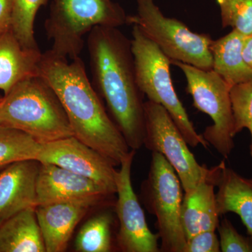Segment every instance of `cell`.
Returning a JSON list of instances; mask_svg holds the SVG:
<instances>
[{"label":"cell","mask_w":252,"mask_h":252,"mask_svg":"<svg viewBox=\"0 0 252 252\" xmlns=\"http://www.w3.org/2000/svg\"><path fill=\"white\" fill-rule=\"evenodd\" d=\"M171 63L185 74L187 93L193 97L194 107L210 116L213 122L204 131L203 138L220 156L228 158L235 147L231 88L212 69L205 70L178 61Z\"/></svg>","instance_id":"8"},{"label":"cell","mask_w":252,"mask_h":252,"mask_svg":"<svg viewBox=\"0 0 252 252\" xmlns=\"http://www.w3.org/2000/svg\"><path fill=\"white\" fill-rule=\"evenodd\" d=\"M13 6V0H0V34L11 30Z\"/></svg>","instance_id":"27"},{"label":"cell","mask_w":252,"mask_h":252,"mask_svg":"<svg viewBox=\"0 0 252 252\" xmlns=\"http://www.w3.org/2000/svg\"><path fill=\"white\" fill-rule=\"evenodd\" d=\"M40 162L21 160L0 171V225L18 212L36 207V180Z\"/></svg>","instance_id":"15"},{"label":"cell","mask_w":252,"mask_h":252,"mask_svg":"<svg viewBox=\"0 0 252 252\" xmlns=\"http://www.w3.org/2000/svg\"><path fill=\"white\" fill-rule=\"evenodd\" d=\"M112 215L103 212L86 222L78 233L75 250L79 252H109L112 251Z\"/></svg>","instance_id":"21"},{"label":"cell","mask_w":252,"mask_h":252,"mask_svg":"<svg viewBox=\"0 0 252 252\" xmlns=\"http://www.w3.org/2000/svg\"><path fill=\"white\" fill-rule=\"evenodd\" d=\"M175 169L162 154L152 152L148 177L142 187L145 206L157 218L160 252H184L187 238L181 220L183 193Z\"/></svg>","instance_id":"7"},{"label":"cell","mask_w":252,"mask_h":252,"mask_svg":"<svg viewBox=\"0 0 252 252\" xmlns=\"http://www.w3.org/2000/svg\"><path fill=\"white\" fill-rule=\"evenodd\" d=\"M230 95L234 119L233 135L235 137L244 129H248L251 135L250 153L252 158V79L233 86Z\"/></svg>","instance_id":"23"},{"label":"cell","mask_w":252,"mask_h":252,"mask_svg":"<svg viewBox=\"0 0 252 252\" xmlns=\"http://www.w3.org/2000/svg\"><path fill=\"white\" fill-rule=\"evenodd\" d=\"M243 54L245 62L252 71V34L245 36Z\"/></svg>","instance_id":"28"},{"label":"cell","mask_w":252,"mask_h":252,"mask_svg":"<svg viewBox=\"0 0 252 252\" xmlns=\"http://www.w3.org/2000/svg\"><path fill=\"white\" fill-rule=\"evenodd\" d=\"M11 31L23 47L39 49L34 37V21L41 6L49 0H13Z\"/></svg>","instance_id":"22"},{"label":"cell","mask_w":252,"mask_h":252,"mask_svg":"<svg viewBox=\"0 0 252 252\" xmlns=\"http://www.w3.org/2000/svg\"><path fill=\"white\" fill-rule=\"evenodd\" d=\"M137 14L127 16V24L138 27L170 61L212 69L209 34L193 32L175 18L162 14L154 0H136Z\"/></svg>","instance_id":"6"},{"label":"cell","mask_w":252,"mask_h":252,"mask_svg":"<svg viewBox=\"0 0 252 252\" xmlns=\"http://www.w3.org/2000/svg\"><path fill=\"white\" fill-rule=\"evenodd\" d=\"M225 166L224 160L209 168L206 175L188 191H186L181 209V220L187 240L202 231L217 229L220 212L217 207L215 187Z\"/></svg>","instance_id":"13"},{"label":"cell","mask_w":252,"mask_h":252,"mask_svg":"<svg viewBox=\"0 0 252 252\" xmlns=\"http://www.w3.org/2000/svg\"><path fill=\"white\" fill-rule=\"evenodd\" d=\"M0 252H46L35 207L18 212L0 225Z\"/></svg>","instance_id":"19"},{"label":"cell","mask_w":252,"mask_h":252,"mask_svg":"<svg viewBox=\"0 0 252 252\" xmlns=\"http://www.w3.org/2000/svg\"><path fill=\"white\" fill-rule=\"evenodd\" d=\"M132 36L136 78L142 94L166 109L189 145L207 149L210 144L197 132L176 93L170 74L171 61L136 26Z\"/></svg>","instance_id":"5"},{"label":"cell","mask_w":252,"mask_h":252,"mask_svg":"<svg viewBox=\"0 0 252 252\" xmlns=\"http://www.w3.org/2000/svg\"><path fill=\"white\" fill-rule=\"evenodd\" d=\"M127 15L114 0H51L44 23L51 52L63 59L79 58L84 37L96 26L119 28L127 24Z\"/></svg>","instance_id":"4"},{"label":"cell","mask_w":252,"mask_h":252,"mask_svg":"<svg viewBox=\"0 0 252 252\" xmlns=\"http://www.w3.org/2000/svg\"><path fill=\"white\" fill-rule=\"evenodd\" d=\"M93 79L130 149L144 145V94L136 78L129 40L118 28L96 26L87 41Z\"/></svg>","instance_id":"1"},{"label":"cell","mask_w":252,"mask_h":252,"mask_svg":"<svg viewBox=\"0 0 252 252\" xmlns=\"http://www.w3.org/2000/svg\"><path fill=\"white\" fill-rule=\"evenodd\" d=\"M216 194L220 216L233 212L240 217L252 236V178L239 175L230 167H223L220 173Z\"/></svg>","instance_id":"18"},{"label":"cell","mask_w":252,"mask_h":252,"mask_svg":"<svg viewBox=\"0 0 252 252\" xmlns=\"http://www.w3.org/2000/svg\"><path fill=\"white\" fill-rule=\"evenodd\" d=\"M42 53L21 45L9 31L0 34V90L8 94L20 81L37 77Z\"/></svg>","instance_id":"16"},{"label":"cell","mask_w":252,"mask_h":252,"mask_svg":"<svg viewBox=\"0 0 252 252\" xmlns=\"http://www.w3.org/2000/svg\"><path fill=\"white\" fill-rule=\"evenodd\" d=\"M41 144L17 129L0 125V169L26 160H36Z\"/></svg>","instance_id":"20"},{"label":"cell","mask_w":252,"mask_h":252,"mask_svg":"<svg viewBox=\"0 0 252 252\" xmlns=\"http://www.w3.org/2000/svg\"><path fill=\"white\" fill-rule=\"evenodd\" d=\"M220 240L214 230L202 231L188 239L184 252H220Z\"/></svg>","instance_id":"26"},{"label":"cell","mask_w":252,"mask_h":252,"mask_svg":"<svg viewBox=\"0 0 252 252\" xmlns=\"http://www.w3.org/2000/svg\"><path fill=\"white\" fill-rule=\"evenodd\" d=\"M99 201L88 199L37 205L36 216L46 252L65 251L78 223L91 207Z\"/></svg>","instance_id":"14"},{"label":"cell","mask_w":252,"mask_h":252,"mask_svg":"<svg viewBox=\"0 0 252 252\" xmlns=\"http://www.w3.org/2000/svg\"><path fill=\"white\" fill-rule=\"evenodd\" d=\"M144 145L165 158L175 169L185 192L193 189L206 175L208 167L197 161L182 132L162 106L148 99L144 102Z\"/></svg>","instance_id":"9"},{"label":"cell","mask_w":252,"mask_h":252,"mask_svg":"<svg viewBox=\"0 0 252 252\" xmlns=\"http://www.w3.org/2000/svg\"><path fill=\"white\" fill-rule=\"evenodd\" d=\"M0 125L23 131L41 144L74 136L57 94L39 76L20 81L0 99Z\"/></svg>","instance_id":"3"},{"label":"cell","mask_w":252,"mask_h":252,"mask_svg":"<svg viewBox=\"0 0 252 252\" xmlns=\"http://www.w3.org/2000/svg\"><path fill=\"white\" fill-rule=\"evenodd\" d=\"M245 36L233 30L226 35L212 41L210 46L212 70L230 88L252 79V71L243 57Z\"/></svg>","instance_id":"17"},{"label":"cell","mask_w":252,"mask_h":252,"mask_svg":"<svg viewBox=\"0 0 252 252\" xmlns=\"http://www.w3.org/2000/svg\"><path fill=\"white\" fill-rule=\"evenodd\" d=\"M36 160L90 179L109 194L117 193V171L108 159L74 136L41 144Z\"/></svg>","instance_id":"11"},{"label":"cell","mask_w":252,"mask_h":252,"mask_svg":"<svg viewBox=\"0 0 252 252\" xmlns=\"http://www.w3.org/2000/svg\"><path fill=\"white\" fill-rule=\"evenodd\" d=\"M223 28H232L245 36L252 34V0H215Z\"/></svg>","instance_id":"24"},{"label":"cell","mask_w":252,"mask_h":252,"mask_svg":"<svg viewBox=\"0 0 252 252\" xmlns=\"http://www.w3.org/2000/svg\"><path fill=\"white\" fill-rule=\"evenodd\" d=\"M220 252H252V236H244L238 233L228 219L220 221L218 227Z\"/></svg>","instance_id":"25"},{"label":"cell","mask_w":252,"mask_h":252,"mask_svg":"<svg viewBox=\"0 0 252 252\" xmlns=\"http://www.w3.org/2000/svg\"><path fill=\"white\" fill-rule=\"evenodd\" d=\"M135 151L130 149L117 171L115 205L119 221L117 246L124 252H159V235L149 229L143 210L132 188L131 168Z\"/></svg>","instance_id":"10"},{"label":"cell","mask_w":252,"mask_h":252,"mask_svg":"<svg viewBox=\"0 0 252 252\" xmlns=\"http://www.w3.org/2000/svg\"><path fill=\"white\" fill-rule=\"evenodd\" d=\"M36 190V206L88 199L101 200L112 195L94 181L48 163H40Z\"/></svg>","instance_id":"12"},{"label":"cell","mask_w":252,"mask_h":252,"mask_svg":"<svg viewBox=\"0 0 252 252\" xmlns=\"http://www.w3.org/2000/svg\"><path fill=\"white\" fill-rule=\"evenodd\" d=\"M71 61L46 51L38 76L57 94L74 137L120 166L130 147L91 85L84 62L79 57Z\"/></svg>","instance_id":"2"}]
</instances>
